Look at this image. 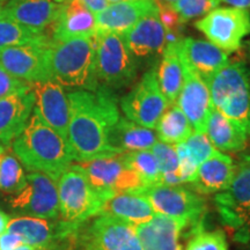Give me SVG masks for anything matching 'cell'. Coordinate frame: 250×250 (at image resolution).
<instances>
[{"label":"cell","instance_id":"obj_1","mask_svg":"<svg viewBox=\"0 0 250 250\" xmlns=\"http://www.w3.org/2000/svg\"><path fill=\"white\" fill-rule=\"evenodd\" d=\"M67 143L76 162L118 154L109 144V134L120 120L112 89L100 85L95 90L73 89L67 93Z\"/></svg>","mask_w":250,"mask_h":250},{"label":"cell","instance_id":"obj_2","mask_svg":"<svg viewBox=\"0 0 250 250\" xmlns=\"http://www.w3.org/2000/svg\"><path fill=\"white\" fill-rule=\"evenodd\" d=\"M11 149L27 170L48 175L56 182L74 162L67 140L34 110L22 132L12 142Z\"/></svg>","mask_w":250,"mask_h":250},{"label":"cell","instance_id":"obj_3","mask_svg":"<svg viewBox=\"0 0 250 250\" xmlns=\"http://www.w3.org/2000/svg\"><path fill=\"white\" fill-rule=\"evenodd\" d=\"M95 34L52 42L49 67L51 80L72 89L95 90L100 86L95 71Z\"/></svg>","mask_w":250,"mask_h":250},{"label":"cell","instance_id":"obj_4","mask_svg":"<svg viewBox=\"0 0 250 250\" xmlns=\"http://www.w3.org/2000/svg\"><path fill=\"white\" fill-rule=\"evenodd\" d=\"M213 108L239 122L250 136V68L243 59H235L208 80Z\"/></svg>","mask_w":250,"mask_h":250},{"label":"cell","instance_id":"obj_5","mask_svg":"<svg viewBox=\"0 0 250 250\" xmlns=\"http://www.w3.org/2000/svg\"><path fill=\"white\" fill-rule=\"evenodd\" d=\"M59 220L77 230L81 225L99 214L102 198L90 186L85 171L72 164L57 181Z\"/></svg>","mask_w":250,"mask_h":250},{"label":"cell","instance_id":"obj_6","mask_svg":"<svg viewBox=\"0 0 250 250\" xmlns=\"http://www.w3.org/2000/svg\"><path fill=\"white\" fill-rule=\"evenodd\" d=\"M214 204L225 226L236 232V239L250 240V154L234 165V173L224 191L215 193Z\"/></svg>","mask_w":250,"mask_h":250},{"label":"cell","instance_id":"obj_7","mask_svg":"<svg viewBox=\"0 0 250 250\" xmlns=\"http://www.w3.org/2000/svg\"><path fill=\"white\" fill-rule=\"evenodd\" d=\"M70 250H144L133 225L109 215H96L72 235Z\"/></svg>","mask_w":250,"mask_h":250},{"label":"cell","instance_id":"obj_8","mask_svg":"<svg viewBox=\"0 0 250 250\" xmlns=\"http://www.w3.org/2000/svg\"><path fill=\"white\" fill-rule=\"evenodd\" d=\"M77 164L85 171L90 186L103 202L120 193H142L147 189L139 175L126 165L123 153L98 156Z\"/></svg>","mask_w":250,"mask_h":250},{"label":"cell","instance_id":"obj_9","mask_svg":"<svg viewBox=\"0 0 250 250\" xmlns=\"http://www.w3.org/2000/svg\"><path fill=\"white\" fill-rule=\"evenodd\" d=\"M95 71L99 83L110 89L130 85L137 77L136 59L122 34L95 33Z\"/></svg>","mask_w":250,"mask_h":250},{"label":"cell","instance_id":"obj_10","mask_svg":"<svg viewBox=\"0 0 250 250\" xmlns=\"http://www.w3.org/2000/svg\"><path fill=\"white\" fill-rule=\"evenodd\" d=\"M151 203L155 214L170 218L188 226L203 223L206 202L202 195L181 186H153L142 192Z\"/></svg>","mask_w":250,"mask_h":250},{"label":"cell","instance_id":"obj_11","mask_svg":"<svg viewBox=\"0 0 250 250\" xmlns=\"http://www.w3.org/2000/svg\"><path fill=\"white\" fill-rule=\"evenodd\" d=\"M195 27L211 43L230 54L239 51L242 40L250 35V12L234 7L214 8L197 21Z\"/></svg>","mask_w":250,"mask_h":250},{"label":"cell","instance_id":"obj_12","mask_svg":"<svg viewBox=\"0 0 250 250\" xmlns=\"http://www.w3.org/2000/svg\"><path fill=\"white\" fill-rule=\"evenodd\" d=\"M169 105L159 86L154 67L149 68L132 90L121 100L125 117L148 129H155Z\"/></svg>","mask_w":250,"mask_h":250},{"label":"cell","instance_id":"obj_13","mask_svg":"<svg viewBox=\"0 0 250 250\" xmlns=\"http://www.w3.org/2000/svg\"><path fill=\"white\" fill-rule=\"evenodd\" d=\"M8 205L21 215L51 220L58 219L57 182L45 174L29 171L24 187L9 198Z\"/></svg>","mask_w":250,"mask_h":250},{"label":"cell","instance_id":"obj_14","mask_svg":"<svg viewBox=\"0 0 250 250\" xmlns=\"http://www.w3.org/2000/svg\"><path fill=\"white\" fill-rule=\"evenodd\" d=\"M6 232L15 233L23 242L40 250H70L72 235L77 232L58 219L27 215L11 218Z\"/></svg>","mask_w":250,"mask_h":250},{"label":"cell","instance_id":"obj_15","mask_svg":"<svg viewBox=\"0 0 250 250\" xmlns=\"http://www.w3.org/2000/svg\"><path fill=\"white\" fill-rule=\"evenodd\" d=\"M51 43L52 41L0 49V67L27 83L51 80L49 67Z\"/></svg>","mask_w":250,"mask_h":250},{"label":"cell","instance_id":"obj_16","mask_svg":"<svg viewBox=\"0 0 250 250\" xmlns=\"http://www.w3.org/2000/svg\"><path fill=\"white\" fill-rule=\"evenodd\" d=\"M182 68L183 86L176 100V104L189 120L195 132L206 133L208 120L214 109L210 89L199 74L183 64Z\"/></svg>","mask_w":250,"mask_h":250},{"label":"cell","instance_id":"obj_17","mask_svg":"<svg viewBox=\"0 0 250 250\" xmlns=\"http://www.w3.org/2000/svg\"><path fill=\"white\" fill-rule=\"evenodd\" d=\"M30 86L35 99L34 111L45 124L66 139L70 109L64 87L55 80L35 81L30 83Z\"/></svg>","mask_w":250,"mask_h":250},{"label":"cell","instance_id":"obj_18","mask_svg":"<svg viewBox=\"0 0 250 250\" xmlns=\"http://www.w3.org/2000/svg\"><path fill=\"white\" fill-rule=\"evenodd\" d=\"M70 0H7L1 15L31 29L51 27Z\"/></svg>","mask_w":250,"mask_h":250},{"label":"cell","instance_id":"obj_19","mask_svg":"<svg viewBox=\"0 0 250 250\" xmlns=\"http://www.w3.org/2000/svg\"><path fill=\"white\" fill-rule=\"evenodd\" d=\"M35 99L29 85L0 99V142L11 144L22 132L33 114Z\"/></svg>","mask_w":250,"mask_h":250},{"label":"cell","instance_id":"obj_20","mask_svg":"<svg viewBox=\"0 0 250 250\" xmlns=\"http://www.w3.org/2000/svg\"><path fill=\"white\" fill-rule=\"evenodd\" d=\"M127 49L134 58H151L162 55L166 29L159 18V9L146 14L123 34Z\"/></svg>","mask_w":250,"mask_h":250},{"label":"cell","instance_id":"obj_21","mask_svg":"<svg viewBox=\"0 0 250 250\" xmlns=\"http://www.w3.org/2000/svg\"><path fill=\"white\" fill-rule=\"evenodd\" d=\"M179 57L183 65L208 80L215 72L229 62V54L204 40L186 37L179 48Z\"/></svg>","mask_w":250,"mask_h":250},{"label":"cell","instance_id":"obj_22","mask_svg":"<svg viewBox=\"0 0 250 250\" xmlns=\"http://www.w3.org/2000/svg\"><path fill=\"white\" fill-rule=\"evenodd\" d=\"M158 9L155 0H124L95 14L96 31L124 34L143 17Z\"/></svg>","mask_w":250,"mask_h":250},{"label":"cell","instance_id":"obj_23","mask_svg":"<svg viewBox=\"0 0 250 250\" xmlns=\"http://www.w3.org/2000/svg\"><path fill=\"white\" fill-rule=\"evenodd\" d=\"M95 33V15L90 13L81 0H70L51 26L50 37L52 42H64L92 36Z\"/></svg>","mask_w":250,"mask_h":250},{"label":"cell","instance_id":"obj_24","mask_svg":"<svg viewBox=\"0 0 250 250\" xmlns=\"http://www.w3.org/2000/svg\"><path fill=\"white\" fill-rule=\"evenodd\" d=\"M98 215H109L138 226L151 221L155 217V212L144 193L126 192L103 202Z\"/></svg>","mask_w":250,"mask_h":250},{"label":"cell","instance_id":"obj_25","mask_svg":"<svg viewBox=\"0 0 250 250\" xmlns=\"http://www.w3.org/2000/svg\"><path fill=\"white\" fill-rule=\"evenodd\" d=\"M134 227L144 250H182L180 235L187 228L183 224L155 214L151 221Z\"/></svg>","mask_w":250,"mask_h":250},{"label":"cell","instance_id":"obj_26","mask_svg":"<svg viewBox=\"0 0 250 250\" xmlns=\"http://www.w3.org/2000/svg\"><path fill=\"white\" fill-rule=\"evenodd\" d=\"M234 165L229 155L219 152L199 166L196 179L189 183L190 189L199 195L224 191L232 180Z\"/></svg>","mask_w":250,"mask_h":250},{"label":"cell","instance_id":"obj_27","mask_svg":"<svg viewBox=\"0 0 250 250\" xmlns=\"http://www.w3.org/2000/svg\"><path fill=\"white\" fill-rule=\"evenodd\" d=\"M206 136L218 151L239 153L247 147L249 134L239 122L213 109L206 127Z\"/></svg>","mask_w":250,"mask_h":250},{"label":"cell","instance_id":"obj_28","mask_svg":"<svg viewBox=\"0 0 250 250\" xmlns=\"http://www.w3.org/2000/svg\"><path fill=\"white\" fill-rule=\"evenodd\" d=\"M158 142L153 129L134 123L126 117H120L109 134V144L117 153L151 149Z\"/></svg>","mask_w":250,"mask_h":250},{"label":"cell","instance_id":"obj_29","mask_svg":"<svg viewBox=\"0 0 250 250\" xmlns=\"http://www.w3.org/2000/svg\"><path fill=\"white\" fill-rule=\"evenodd\" d=\"M159 86L169 104H175L183 86V68L179 49H165L159 70L156 71Z\"/></svg>","mask_w":250,"mask_h":250},{"label":"cell","instance_id":"obj_30","mask_svg":"<svg viewBox=\"0 0 250 250\" xmlns=\"http://www.w3.org/2000/svg\"><path fill=\"white\" fill-rule=\"evenodd\" d=\"M192 132V125L176 103L164 112L155 126L158 139L170 145L186 142Z\"/></svg>","mask_w":250,"mask_h":250},{"label":"cell","instance_id":"obj_31","mask_svg":"<svg viewBox=\"0 0 250 250\" xmlns=\"http://www.w3.org/2000/svg\"><path fill=\"white\" fill-rule=\"evenodd\" d=\"M51 37L45 30L31 29L0 15V49L9 46L50 42Z\"/></svg>","mask_w":250,"mask_h":250},{"label":"cell","instance_id":"obj_32","mask_svg":"<svg viewBox=\"0 0 250 250\" xmlns=\"http://www.w3.org/2000/svg\"><path fill=\"white\" fill-rule=\"evenodd\" d=\"M123 156L126 165L139 175L146 187L151 188L161 184L160 168L151 149L126 152L123 153Z\"/></svg>","mask_w":250,"mask_h":250},{"label":"cell","instance_id":"obj_33","mask_svg":"<svg viewBox=\"0 0 250 250\" xmlns=\"http://www.w3.org/2000/svg\"><path fill=\"white\" fill-rule=\"evenodd\" d=\"M27 175L23 166L13 152L6 151L0 154V190L14 195L24 187Z\"/></svg>","mask_w":250,"mask_h":250},{"label":"cell","instance_id":"obj_34","mask_svg":"<svg viewBox=\"0 0 250 250\" xmlns=\"http://www.w3.org/2000/svg\"><path fill=\"white\" fill-rule=\"evenodd\" d=\"M158 160L161 174V184L165 186H181L179 158L174 145L162 142H156L151 148Z\"/></svg>","mask_w":250,"mask_h":250},{"label":"cell","instance_id":"obj_35","mask_svg":"<svg viewBox=\"0 0 250 250\" xmlns=\"http://www.w3.org/2000/svg\"><path fill=\"white\" fill-rule=\"evenodd\" d=\"M186 250H228L226 235L221 229L205 230L203 223L190 229Z\"/></svg>","mask_w":250,"mask_h":250},{"label":"cell","instance_id":"obj_36","mask_svg":"<svg viewBox=\"0 0 250 250\" xmlns=\"http://www.w3.org/2000/svg\"><path fill=\"white\" fill-rule=\"evenodd\" d=\"M220 2L221 0H177L170 6L180 15L181 20L187 22L210 13Z\"/></svg>","mask_w":250,"mask_h":250},{"label":"cell","instance_id":"obj_37","mask_svg":"<svg viewBox=\"0 0 250 250\" xmlns=\"http://www.w3.org/2000/svg\"><path fill=\"white\" fill-rule=\"evenodd\" d=\"M183 143L186 144L190 155L192 156V159L198 165V167L203 162L208 160L212 156L217 155L220 152L212 145L206 133H199L193 131L191 136Z\"/></svg>","mask_w":250,"mask_h":250},{"label":"cell","instance_id":"obj_38","mask_svg":"<svg viewBox=\"0 0 250 250\" xmlns=\"http://www.w3.org/2000/svg\"><path fill=\"white\" fill-rule=\"evenodd\" d=\"M175 149H176L177 158H179V169L181 180L183 183H191L196 179L197 170H198V165L196 164L192 156L190 155L189 149L187 148L186 144L180 143L176 144Z\"/></svg>","mask_w":250,"mask_h":250},{"label":"cell","instance_id":"obj_39","mask_svg":"<svg viewBox=\"0 0 250 250\" xmlns=\"http://www.w3.org/2000/svg\"><path fill=\"white\" fill-rule=\"evenodd\" d=\"M29 85L30 83L19 79V78L9 74L2 67H0V99L18 92V90L26 88Z\"/></svg>","mask_w":250,"mask_h":250},{"label":"cell","instance_id":"obj_40","mask_svg":"<svg viewBox=\"0 0 250 250\" xmlns=\"http://www.w3.org/2000/svg\"><path fill=\"white\" fill-rule=\"evenodd\" d=\"M159 9V18H160L165 29H176V28L183 27V21L181 20L180 15L171 8L170 5H166L164 2L155 0Z\"/></svg>","mask_w":250,"mask_h":250},{"label":"cell","instance_id":"obj_41","mask_svg":"<svg viewBox=\"0 0 250 250\" xmlns=\"http://www.w3.org/2000/svg\"><path fill=\"white\" fill-rule=\"evenodd\" d=\"M21 243H24L22 237L15 233L5 232L0 235V250H14Z\"/></svg>","mask_w":250,"mask_h":250},{"label":"cell","instance_id":"obj_42","mask_svg":"<svg viewBox=\"0 0 250 250\" xmlns=\"http://www.w3.org/2000/svg\"><path fill=\"white\" fill-rule=\"evenodd\" d=\"M81 1L90 13H93L94 15L102 12L103 9L107 8L110 5L107 0H81Z\"/></svg>","mask_w":250,"mask_h":250},{"label":"cell","instance_id":"obj_43","mask_svg":"<svg viewBox=\"0 0 250 250\" xmlns=\"http://www.w3.org/2000/svg\"><path fill=\"white\" fill-rule=\"evenodd\" d=\"M225 4L230 5L234 8L249 9L250 8V0H221Z\"/></svg>","mask_w":250,"mask_h":250},{"label":"cell","instance_id":"obj_44","mask_svg":"<svg viewBox=\"0 0 250 250\" xmlns=\"http://www.w3.org/2000/svg\"><path fill=\"white\" fill-rule=\"evenodd\" d=\"M9 220H11V217L4 210L0 208V235L6 232Z\"/></svg>","mask_w":250,"mask_h":250},{"label":"cell","instance_id":"obj_45","mask_svg":"<svg viewBox=\"0 0 250 250\" xmlns=\"http://www.w3.org/2000/svg\"><path fill=\"white\" fill-rule=\"evenodd\" d=\"M14 250H40V249H37V248H35V247L28 245V243H21V245L18 246Z\"/></svg>","mask_w":250,"mask_h":250},{"label":"cell","instance_id":"obj_46","mask_svg":"<svg viewBox=\"0 0 250 250\" xmlns=\"http://www.w3.org/2000/svg\"><path fill=\"white\" fill-rule=\"evenodd\" d=\"M243 46H241V48H243V50H245V54H246V57L249 59L250 61V40L247 41V42H245L242 44Z\"/></svg>","mask_w":250,"mask_h":250},{"label":"cell","instance_id":"obj_47","mask_svg":"<svg viewBox=\"0 0 250 250\" xmlns=\"http://www.w3.org/2000/svg\"><path fill=\"white\" fill-rule=\"evenodd\" d=\"M7 148H8V146H6L4 143L0 142V154H2V153H4Z\"/></svg>","mask_w":250,"mask_h":250},{"label":"cell","instance_id":"obj_48","mask_svg":"<svg viewBox=\"0 0 250 250\" xmlns=\"http://www.w3.org/2000/svg\"><path fill=\"white\" fill-rule=\"evenodd\" d=\"M177 0H160V2H164L166 5H173L174 2H176Z\"/></svg>","mask_w":250,"mask_h":250},{"label":"cell","instance_id":"obj_49","mask_svg":"<svg viewBox=\"0 0 250 250\" xmlns=\"http://www.w3.org/2000/svg\"><path fill=\"white\" fill-rule=\"evenodd\" d=\"M109 4H115V2H120V1H124V0H107Z\"/></svg>","mask_w":250,"mask_h":250},{"label":"cell","instance_id":"obj_50","mask_svg":"<svg viewBox=\"0 0 250 250\" xmlns=\"http://www.w3.org/2000/svg\"><path fill=\"white\" fill-rule=\"evenodd\" d=\"M1 11H2V2L0 1V15H1Z\"/></svg>","mask_w":250,"mask_h":250},{"label":"cell","instance_id":"obj_51","mask_svg":"<svg viewBox=\"0 0 250 250\" xmlns=\"http://www.w3.org/2000/svg\"><path fill=\"white\" fill-rule=\"evenodd\" d=\"M248 241H250V240H248ZM246 250H250V242L248 243V247H247Z\"/></svg>","mask_w":250,"mask_h":250},{"label":"cell","instance_id":"obj_52","mask_svg":"<svg viewBox=\"0 0 250 250\" xmlns=\"http://www.w3.org/2000/svg\"><path fill=\"white\" fill-rule=\"evenodd\" d=\"M0 1H1V2H5V1H7V0H0Z\"/></svg>","mask_w":250,"mask_h":250}]
</instances>
